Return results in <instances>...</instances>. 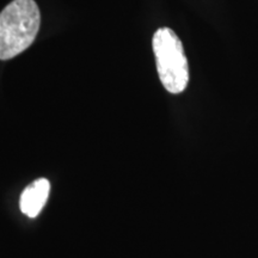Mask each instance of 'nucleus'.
Returning <instances> with one entry per match:
<instances>
[{"instance_id": "f03ea898", "label": "nucleus", "mask_w": 258, "mask_h": 258, "mask_svg": "<svg viewBox=\"0 0 258 258\" xmlns=\"http://www.w3.org/2000/svg\"><path fill=\"white\" fill-rule=\"evenodd\" d=\"M152 46L164 88L173 95L184 91L189 83V64L176 32L170 28L158 29L153 35Z\"/></svg>"}, {"instance_id": "f257e3e1", "label": "nucleus", "mask_w": 258, "mask_h": 258, "mask_svg": "<svg viewBox=\"0 0 258 258\" xmlns=\"http://www.w3.org/2000/svg\"><path fill=\"white\" fill-rule=\"evenodd\" d=\"M41 24L35 0H12L0 12V60H10L34 43Z\"/></svg>"}, {"instance_id": "7ed1b4c3", "label": "nucleus", "mask_w": 258, "mask_h": 258, "mask_svg": "<svg viewBox=\"0 0 258 258\" xmlns=\"http://www.w3.org/2000/svg\"><path fill=\"white\" fill-rule=\"evenodd\" d=\"M50 184L46 178L36 179L24 189L19 201L22 213L29 218H36L46 206L49 196Z\"/></svg>"}]
</instances>
